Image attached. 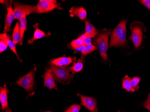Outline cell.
<instances>
[{"label":"cell","instance_id":"1","mask_svg":"<svg viewBox=\"0 0 150 112\" xmlns=\"http://www.w3.org/2000/svg\"><path fill=\"white\" fill-rule=\"evenodd\" d=\"M126 20H122L113 31L109 47L124 46L126 44Z\"/></svg>","mask_w":150,"mask_h":112},{"label":"cell","instance_id":"2","mask_svg":"<svg viewBox=\"0 0 150 112\" xmlns=\"http://www.w3.org/2000/svg\"><path fill=\"white\" fill-rule=\"evenodd\" d=\"M110 33V30L104 29L94 39V43L97 44L100 55L104 60L108 59L107 50L108 48V42Z\"/></svg>","mask_w":150,"mask_h":112},{"label":"cell","instance_id":"3","mask_svg":"<svg viewBox=\"0 0 150 112\" xmlns=\"http://www.w3.org/2000/svg\"><path fill=\"white\" fill-rule=\"evenodd\" d=\"M50 70L52 72L55 80L58 82L65 83L70 81L72 79L69 70L66 66L60 67L52 65L50 67Z\"/></svg>","mask_w":150,"mask_h":112},{"label":"cell","instance_id":"4","mask_svg":"<svg viewBox=\"0 0 150 112\" xmlns=\"http://www.w3.org/2000/svg\"><path fill=\"white\" fill-rule=\"evenodd\" d=\"M13 11L15 19H20L24 15H28L36 11V6L23 5L14 2Z\"/></svg>","mask_w":150,"mask_h":112},{"label":"cell","instance_id":"5","mask_svg":"<svg viewBox=\"0 0 150 112\" xmlns=\"http://www.w3.org/2000/svg\"><path fill=\"white\" fill-rule=\"evenodd\" d=\"M35 71L36 69H33L28 74L20 77L16 84L23 87L28 93L31 92L35 83Z\"/></svg>","mask_w":150,"mask_h":112},{"label":"cell","instance_id":"6","mask_svg":"<svg viewBox=\"0 0 150 112\" xmlns=\"http://www.w3.org/2000/svg\"><path fill=\"white\" fill-rule=\"evenodd\" d=\"M59 5H58L55 0H40L36 6L37 13H44L52 11L54 9H60Z\"/></svg>","mask_w":150,"mask_h":112},{"label":"cell","instance_id":"7","mask_svg":"<svg viewBox=\"0 0 150 112\" xmlns=\"http://www.w3.org/2000/svg\"><path fill=\"white\" fill-rule=\"evenodd\" d=\"M131 29L132 36L130 39L133 41L135 47L137 49L142 42L143 37L142 30L138 25L133 26V27H131Z\"/></svg>","mask_w":150,"mask_h":112},{"label":"cell","instance_id":"8","mask_svg":"<svg viewBox=\"0 0 150 112\" xmlns=\"http://www.w3.org/2000/svg\"><path fill=\"white\" fill-rule=\"evenodd\" d=\"M81 99V104L92 112H98L97 101L93 97H86L81 94H78Z\"/></svg>","mask_w":150,"mask_h":112},{"label":"cell","instance_id":"9","mask_svg":"<svg viewBox=\"0 0 150 112\" xmlns=\"http://www.w3.org/2000/svg\"><path fill=\"white\" fill-rule=\"evenodd\" d=\"M15 19V15L13 13V10L11 5L9 6L7 9V13L6 15L5 18V27L3 33L8 32L11 30V27L13 20Z\"/></svg>","mask_w":150,"mask_h":112},{"label":"cell","instance_id":"10","mask_svg":"<svg viewBox=\"0 0 150 112\" xmlns=\"http://www.w3.org/2000/svg\"><path fill=\"white\" fill-rule=\"evenodd\" d=\"M44 85L46 87L50 89H54L56 87L54 82V78L52 72L50 69H48L45 72L44 75Z\"/></svg>","mask_w":150,"mask_h":112},{"label":"cell","instance_id":"11","mask_svg":"<svg viewBox=\"0 0 150 112\" xmlns=\"http://www.w3.org/2000/svg\"><path fill=\"white\" fill-rule=\"evenodd\" d=\"M69 12L70 16L71 17L77 16L81 20H84L86 18V11L82 7H73L71 9Z\"/></svg>","mask_w":150,"mask_h":112},{"label":"cell","instance_id":"12","mask_svg":"<svg viewBox=\"0 0 150 112\" xmlns=\"http://www.w3.org/2000/svg\"><path fill=\"white\" fill-rule=\"evenodd\" d=\"M73 60V59L71 57H61L52 60L50 61V63L52 65L63 67L69 65Z\"/></svg>","mask_w":150,"mask_h":112},{"label":"cell","instance_id":"13","mask_svg":"<svg viewBox=\"0 0 150 112\" xmlns=\"http://www.w3.org/2000/svg\"><path fill=\"white\" fill-rule=\"evenodd\" d=\"M7 89L6 85L1 87L0 92V102L3 110L8 107V100H7Z\"/></svg>","mask_w":150,"mask_h":112},{"label":"cell","instance_id":"14","mask_svg":"<svg viewBox=\"0 0 150 112\" xmlns=\"http://www.w3.org/2000/svg\"><path fill=\"white\" fill-rule=\"evenodd\" d=\"M85 24H86V32L84 34L85 36L91 38H93L97 35L98 34L97 30L93 25L90 23V22H88V20H86Z\"/></svg>","mask_w":150,"mask_h":112},{"label":"cell","instance_id":"15","mask_svg":"<svg viewBox=\"0 0 150 112\" xmlns=\"http://www.w3.org/2000/svg\"><path fill=\"white\" fill-rule=\"evenodd\" d=\"M0 38L3 39H5L6 40L8 47L10 48V49L13 51V52L16 55L18 59H19L18 54L16 49V44L15 43L13 42V40H11V37L7 35L6 33H3L1 34V35H0Z\"/></svg>","mask_w":150,"mask_h":112},{"label":"cell","instance_id":"16","mask_svg":"<svg viewBox=\"0 0 150 112\" xmlns=\"http://www.w3.org/2000/svg\"><path fill=\"white\" fill-rule=\"evenodd\" d=\"M35 27H36V30L34 33L33 37L31 39L28 40V44H32L34 41L35 40L42 38L48 37L50 35V33L49 32L48 34L47 33L44 32L42 30L38 28V26H36V25H35Z\"/></svg>","mask_w":150,"mask_h":112},{"label":"cell","instance_id":"17","mask_svg":"<svg viewBox=\"0 0 150 112\" xmlns=\"http://www.w3.org/2000/svg\"><path fill=\"white\" fill-rule=\"evenodd\" d=\"M13 41L16 44L20 43L21 39V33H20L19 23H17L15 25V27L13 28V32L12 35Z\"/></svg>","mask_w":150,"mask_h":112},{"label":"cell","instance_id":"18","mask_svg":"<svg viewBox=\"0 0 150 112\" xmlns=\"http://www.w3.org/2000/svg\"><path fill=\"white\" fill-rule=\"evenodd\" d=\"M27 19H26V15H24L20 19V23H19V27H20V33H21V39H20L19 44L21 45H22L23 40L25 29L27 27Z\"/></svg>","mask_w":150,"mask_h":112},{"label":"cell","instance_id":"19","mask_svg":"<svg viewBox=\"0 0 150 112\" xmlns=\"http://www.w3.org/2000/svg\"><path fill=\"white\" fill-rule=\"evenodd\" d=\"M130 80L131 79L128 75H126L124 77V78L122 79L123 88L125 89L127 92H134L135 90L132 87Z\"/></svg>","mask_w":150,"mask_h":112},{"label":"cell","instance_id":"20","mask_svg":"<svg viewBox=\"0 0 150 112\" xmlns=\"http://www.w3.org/2000/svg\"><path fill=\"white\" fill-rule=\"evenodd\" d=\"M83 65L84 63L83 60L81 59L79 60L77 62L75 63L73 66L71 68V70L73 73L80 72L83 69Z\"/></svg>","mask_w":150,"mask_h":112},{"label":"cell","instance_id":"21","mask_svg":"<svg viewBox=\"0 0 150 112\" xmlns=\"http://www.w3.org/2000/svg\"><path fill=\"white\" fill-rule=\"evenodd\" d=\"M84 45V35H82L76 39L73 40L70 43V45L73 49Z\"/></svg>","mask_w":150,"mask_h":112},{"label":"cell","instance_id":"22","mask_svg":"<svg viewBox=\"0 0 150 112\" xmlns=\"http://www.w3.org/2000/svg\"><path fill=\"white\" fill-rule=\"evenodd\" d=\"M97 49V48L96 46L92 44L86 45V47H85L84 50L81 53L82 55L83 56H86L88 54H91L92 52L96 50Z\"/></svg>","mask_w":150,"mask_h":112},{"label":"cell","instance_id":"23","mask_svg":"<svg viewBox=\"0 0 150 112\" xmlns=\"http://www.w3.org/2000/svg\"><path fill=\"white\" fill-rule=\"evenodd\" d=\"M140 79L138 77H134L132 80H130V82H131L132 87L135 90H138L139 87V83L140 82Z\"/></svg>","mask_w":150,"mask_h":112},{"label":"cell","instance_id":"24","mask_svg":"<svg viewBox=\"0 0 150 112\" xmlns=\"http://www.w3.org/2000/svg\"><path fill=\"white\" fill-rule=\"evenodd\" d=\"M0 52L2 53L6 49L8 46L5 39L1 38H0Z\"/></svg>","mask_w":150,"mask_h":112},{"label":"cell","instance_id":"25","mask_svg":"<svg viewBox=\"0 0 150 112\" xmlns=\"http://www.w3.org/2000/svg\"><path fill=\"white\" fill-rule=\"evenodd\" d=\"M81 106L80 105L73 104L68 108V110L70 112H79Z\"/></svg>","mask_w":150,"mask_h":112},{"label":"cell","instance_id":"26","mask_svg":"<svg viewBox=\"0 0 150 112\" xmlns=\"http://www.w3.org/2000/svg\"><path fill=\"white\" fill-rule=\"evenodd\" d=\"M83 35H84V44L85 45H87L92 44L91 38L86 37L84 34H83Z\"/></svg>","mask_w":150,"mask_h":112},{"label":"cell","instance_id":"27","mask_svg":"<svg viewBox=\"0 0 150 112\" xmlns=\"http://www.w3.org/2000/svg\"><path fill=\"white\" fill-rule=\"evenodd\" d=\"M140 2L150 10V0H141Z\"/></svg>","mask_w":150,"mask_h":112},{"label":"cell","instance_id":"28","mask_svg":"<svg viewBox=\"0 0 150 112\" xmlns=\"http://www.w3.org/2000/svg\"><path fill=\"white\" fill-rule=\"evenodd\" d=\"M144 107L150 111V101H146L144 104Z\"/></svg>","mask_w":150,"mask_h":112},{"label":"cell","instance_id":"29","mask_svg":"<svg viewBox=\"0 0 150 112\" xmlns=\"http://www.w3.org/2000/svg\"><path fill=\"white\" fill-rule=\"evenodd\" d=\"M85 47H86V45L84 44V45H82V46H79V47L75 48V49H74L76 51L81 52L82 53V52H83V50H84Z\"/></svg>","mask_w":150,"mask_h":112},{"label":"cell","instance_id":"30","mask_svg":"<svg viewBox=\"0 0 150 112\" xmlns=\"http://www.w3.org/2000/svg\"><path fill=\"white\" fill-rule=\"evenodd\" d=\"M146 101H150V93H149V95H148V97H147Z\"/></svg>","mask_w":150,"mask_h":112},{"label":"cell","instance_id":"31","mask_svg":"<svg viewBox=\"0 0 150 112\" xmlns=\"http://www.w3.org/2000/svg\"><path fill=\"white\" fill-rule=\"evenodd\" d=\"M5 112H12V111H11V110L10 108H8V109L6 110V111Z\"/></svg>","mask_w":150,"mask_h":112},{"label":"cell","instance_id":"32","mask_svg":"<svg viewBox=\"0 0 150 112\" xmlns=\"http://www.w3.org/2000/svg\"><path fill=\"white\" fill-rule=\"evenodd\" d=\"M65 112H70L69 111V110L67 109V110L66 111H65Z\"/></svg>","mask_w":150,"mask_h":112},{"label":"cell","instance_id":"33","mask_svg":"<svg viewBox=\"0 0 150 112\" xmlns=\"http://www.w3.org/2000/svg\"></svg>","mask_w":150,"mask_h":112},{"label":"cell","instance_id":"34","mask_svg":"<svg viewBox=\"0 0 150 112\" xmlns=\"http://www.w3.org/2000/svg\"><path fill=\"white\" fill-rule=\"evenodd\" d=\"M118 112H120L119 111H118Z\"/></svg>","mask_w":150,"mask_h":112}]
</instances>
